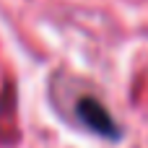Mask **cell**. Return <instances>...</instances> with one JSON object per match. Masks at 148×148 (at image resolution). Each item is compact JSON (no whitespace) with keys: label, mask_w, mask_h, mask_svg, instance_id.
Wrapping results in <instances>:
<instances>
[{"label":"cell","mask_w":148,"mask_h":148,"mask_svg":"<svg viewBox=\"0 0 148 148\" xmlns=\"http://www.w3.org/2000/svg\"><path fill=\"white\" fill-rule=\"evenodd\" d=\"M75 117L94 135H101V138H109V140L120 138V125L114 122V117L109 114V109L96 96H81L75 101Z\"/></svg>","instance_id":"obj_1"}]
</instances>
